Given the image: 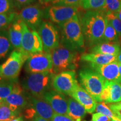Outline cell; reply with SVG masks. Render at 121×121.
Instances as JSON below:
<instances>
[{"label": "cell", "mask_w": 121, "mask_h": 121, "mask_svg": "<svg viewBox=\"0 0 121 121\" xmlns=\"http://www.w3.org/2000/svg\"><path fill=\"white\" fill-rule=\"evenodd\" d=\"M85 41L90 47L103 42L107 17L102 10H87L80 17Z\"/></svg>", "instance_id": "6da1fadb"}, {"label": "cell", "mask_w": 121, "mask_h": 121, "mask_svg": "<svg viewBox=\"0 0 121 121\" xmlns=\"http://www.w3.org/2000/svg\"><path fill=\"white\" fill-rule=\"evenodd\" d=\"M52 59V72L55 75L65 71H74L80 59L77 51L60 43L58 48L51 53Z\"/></svg>", "instance_id": "7a4b0ae2"}, {"label": "cell", "mask_w": 121, "mask_h": 121, "mask_svg": "<svg viewBox=\"0 0 121 121\" xmlns=\"http://www.w3.org/2000/svg\"><path fill=\"white\" fill-rule=\"evenodd\" d=\"M74 16L63 24L62 29V39L60 43L71 49L80 51L85 45V38L81 26L80 17Z\"/></svg>", "instance_id": "3957f363"}, {"label": "cell", "mask_w": 121, "mask_h": 121, "mask_svg": "<svg viewBox=\"0 0 121 121\" xmlns=\"http://www.w3.org/2000/svg\"><path fill=\"white\" fill-rule=\"evenodd\" d=\"M55 75L52 71L30 73L22 81V87L29 95L43 98L45 93L52 87V81Z\"/></svg>", "instance_id": "277c9868"}, {"label": "cell", "mask_w": 121, "mask_h": 121, "mask_svg": "<svg viewBox=\"0 0 121 121\" xmlns=\"http://www.w3.org/2000/svg\"><path fill=\"white\" fill-rule=\"evenodd\" d=\"M29 57L21 49L13 51L6 60L0 65V80H17L22 66Z\"/></svg>", "instance_id": "5b68a950"}, {"label": "cell", "mask_w": 121, "mask_h": 121, "mask_svg": "<svg viewBox=\"0 0 121 121\" xmlns=\"http://www.w3.org/2000/svg\"><path fill=\"white\" fill-rule=\"evenodd\" d=\"M80 82L82 87L96 102H101L100 95L105 80L93 69H84L79 72Z\"/></svg>", "instance_id": "8992f818"}, {"label": "cell", "mask_w": 121, "mask_h": 121, "mask_svg": "<svg viewBox=\"0 0 121 121\" xmlns=\"http://www.w3.org/2000/svg\"><path fill=\"white\" fill-rule=\"evenodd\" d=\"M81 7L52 5L47 7L44 16L53 23L61 26L74 16L80 15Z\"/></svg>", "instance_id": "52a82bcc"}, {"label": "cell", "mask_w": 121, "mask_h": 121, "mask_svg": "<svg viewBox=\"0 0 121 121\" xmlns=\"http://www.w3.org/2000/svg\"><path fill=\"white\" fill-rule=\"evenodd\" d=\"M38 33L42 39L43 51L51 53L60 44V36L57 28L51 22H42L38 29Z\"/></svg>", "instance_id": "ba28073f"}, {"label": "cell", "mask_w": 121, "mask_h": 121, "mask_svg": "<svg viewBox=\"0 0 121 121\" xmlns=\"http://www.w3.org/2000/svg\"><path fill=\"white\" fill-rule=\"evenodd\" d=\"M52 59L51 53L41 52L32 54L25 62V70L29 73L52 71Z\"/></svg>", "instance_id": "9c48e42d"}, {"label": "cell", "mask_w": 121, "mask_h": 121, "mask_svg": "<svg viewBox=\"0 0 121 121\" xmlns=\"http://www.w3.org/2000/svg\"><path fill=\"white\" fill-rule=\"evenodd\" d=\"M78 85L75 71L60 72L54 76L52 81V87L54 90L69 96H71Z\"/></svg>", "instance_id": "30bf717a"}, {"label": "cell", "mask_w": 121, "mask_h": 121, "mask_svg": "<svg viewBox=\"0 0 121 121\" xmlns=\"http://www.w3.org/2000/svg\"><path fill=\"white\" fill-rule=\"evenodd\" d=\"M21 50L30 56L31 54L43 51V43L36 30L29 28L22 22V38Z\"/></svg>", "instance_id": "8fae6325"}, {"label": "cell", "mask_w": 121, "mask_h": 121, "mask_svg": "<svg viewBox=\"0 0 121 121\" xmlns=\"http://www.w3.org/2000/svg\"><path fill=\"white\" fill-rule=\"evenodd\" d=\"M44 11L37 4H33L23 7L18 17L33 30H38L42 22Z\"/></svg>", "instance_id": "7c38bea8"}, {"label": "cell", "mask_w": 121, "mask_h": 121, "mask_svg": "<svg viewBox=\"0 0 121 121\" xmlns=\"http://www.w3.org/2000/svg\"><path fill=\"white\" fill-rule=\"evenodd\" d=\"M29 98L27 97L23 89L16 81L13 90L6 99L3 101L14 112L19 114L20 112L28 106Z\"/></svg>", "instance_id": "4fadbf2b"}, {"label": "cell", "mask_w": 121, "mask_h": 121, "mask_svg": "<svg viewBox=\"0 0 121 121\" xmlns=\"http://www.w3.org/2000/svg\"><path fill=\"white\" fill-rule=\"evenodd\" d=\"M43 99L51 105L54 113L67 115L68 99L64 94L51 89L45 93Z\"/></svg>", "instance_id": "5bb4252c"}, {"label": "cell", "mask_w": 121, "mask_h": 121, "mask_svg": "<svg viewBox=\"0 0 121 121\" xmlns=\"http://www.w3.org/2000/svg\"><path fill=\"white\" fill-rule=\"evenodd\" d=\"M102 102L116 103L121 101V84L117 81H105L100 95Z\"/></svg>", "instance_id": "9a60e30c"}, {"label": "cell", "mask_w": 121, "mask_h": 121, "mask_svg": "<svg viewBox=\"0 0 121 121\" xmlns=\"http://www.w3.org/2000/svg\"><path fill=\"white\" fill-rule=\"evenodd\" d=\"M28 98L36 116L51 121L54 112L51 105L43 98H36L30 95H28Z\"/></svg>", "instance_id": "2e32d148"}, {"label": "cell", "mask_w": 121, "mask_h": 121, "mask_svg": "<svg viewBox=\"0 0 121 121\" xmlns=\"http://www.w3.org/2000/svg\"><path fill=\"white\" fill-rule=\"evenodd\" d=\"M71 96L84 107L86 112L93 113L95 111L96 101L82 86L78 85Z\"/></svg>", "instance_id": "e0dca14e"}, {"label": "cell", "mask_w": 121, "mask_h": 121, "mask_svg": "<svg viewBox=\"0 0 121 121\" xmlns=\"http://www.w3.org/2000/svg\"><path fill=\"white\" fill-rule=\"evenodd\" d=\"M90 66L102 76L105 81H117L120 82L118 62L116 61L103 66L90 65Z\"/></svg>", "instance_id": "ac0fdd59"}, {"label": "cell", "mask_w": 121, "mask_h": 121, "mask_svg": "<svg viewBox=\"0 0 121 121\" xmlns=\"http://www.w3.org/2000/svg\"><path fill=\"white\" fill-rule=\"evenodd\" d=\"M7 29L9 39L12 46L15 49H20L22 38V21L17 16Z\"/></svg>", "instance_id": "d6986e66"}, {"label": "cell", "mask_w": 121, "mask_h": 121, "mask_svg": "<svg viewBox=\"0 0 121 121\" xmlns=\"http://www.w3.org/2000/svg\"><path fill=\"white\" fill-rule=\"evenodd\" d=\"M117 56L100 53H84L80 56V60L90 65L103 66L117 61Z\"/></svg>", "instance_id": "ffe728a7"}, {"label": "cell", "mask_w": 121, "mask_h": 121, "mask_svg": "<svg viewBox=\"0 0 121 121\" xmlns=\"http://www.w3.org/2000/svg\"><path fill=\"white\" fill-rule=\"evenodd\" d=\"M121 49L120 43L116 42H103L91 47L90 51L91 53L118 56Z\"/></svg>", "instance_id": "44dd1931"}, {"label": "cell", "mask_w": 121, "mask_h": 121, "mask_svg": "<svg viewBox=\"0 0 121 121\" xmlns=\"http://www.w3.org/2000/svg\"><path fill=\"white\" fill-rule=\"evenodd\" d=\"M86 114L84 107L73 98L68 99L67 115L74 121H82Z\"/></svg>", "instance_id": "7402d4cb"}, {"label": "cell", "mask_w": 121, "mask_h": 121, "mask_svg": "<svg viewBox=\"0 0 121 121\" xmlns=\"http://www.w3.org/2000/svg\"><path fill=\"white\" fill-rule=\"evenodd\" d=\"M7 31L0 30V60L4 58L13 49Z\"/></svg>", "instance_id": "603a6c76"}, {"label": "cell", "mask_w": 121, "mask_h": 121, "mask_svg": "<svg viewBox=\"0 0 121 121\" xmlns=\"http://www.w3.org/2000/svg\"><path fill=\"white\" fill-rule=\"evenodd\" d=\"M16 81L17 80H0V103L11 94Z\"/></svg>", "instance_id": "cb8c5ba5"}, {"label": "cell", "mask_w": 121, "mask_h": 121, "mask_svg": "<svg viewBox=\"0 0 121 121\" xmlns=\"http://www.w3.org/2000/svg\"><path fill=\"white\" fill-rule=\"evenodd\" d=\"M103 42L121 43V40L119 38L118 35L108 19L104 30Z\"/></svg>", "instance_id": "d4e9b609"}, {"label": "cell", "mask_w": 121, "mask_h": 121, "mask_svg": "<svg viewBox=\"0 0 121 121\" xmlns=\"http://www.w3.org/2000/svg\"><path fill=\"white\" fill-rule=\"evenodd\" d=\"M18 115L4 102L0 103V121H11L17 117Z\"/></svg>", "instance_id": "484cf974"}, {"label": "cell", "mask_w": 121, "mask_h": 121, "mask_svg": "<svg viewBox=\"0 0 121 121\" xmlns=\"http://www.w3.org/2000/svg\"><path fill=\"white\" fill-rule=\"evenodd\" d=\"M105 0H83L81 8L84 10H102L105 5Z\"/></svg>", "instance_id": "4316f807"}, {"label": "cell", "mask_w": 121, "mask_h": 121, "mask_svg": "<svg viewBox=\"0 0 121 121\" xmlns=\"http://www.w3.org/2000/svg\"><path fill=\"white\" fill-rule=\"evenodd\" d=\"M17 16L18 13L15 12L0 14V30L8 28V27L17 18Z\"/></svg>", "instance_id": "83f0119b"}, {"label": "cell", "mask_w": 121, "mask_h": 121, "mask_svg": "<svg viewBox=\"0 0 121 121\" xmlns=\"http://www.w3.org/2000/svg\"><path fill=\"white\" fill-rule=\"evenodd\" d=\"M121 8V0H105V5L102 10L106 13H115Z\"/></svg>", "instance_id": "f1b7e54d"}, {"label": "cell", "mask_w": 121, "mask_h": 121, "mask_svg": "<svg viewBox=\"0 0 121 121\" xmlns=\"http://www.w3.org/2000/svg\"><path fill=\"white\" fill-rule=\"evenodd\" d=\"M107 19L114 28L121 40V21L113 13H106Z\"/></svg>", "instance_id": "f546056e"}, {"label": "cell", "mask_w": 121, "mask_h": 121, "mask_svg": "<svg viewBox=\"0 0 121 121\" xmlns=\"http://www.w3.org/2000/svg\"><path fill=\"white\" fill-rule=\"evenodd\" d=\"M95 111L96 113H99L108 117L109 118L112 119L115 117V116L113 114L112 110L109 107V106L104 102H99L96 105Z\"/></svg>", "instance_id": "4dcf8cb0"}, {"label": "cell", "mask_w": 121, "mask_h": 121, "mask_svg": "<svg viewBox=\"0 0 121 121\" xmlns=\"http://www.w3.org/2000/svg\"><path fill=\"white\" fill-rule=\"evenodd\" d=\"M15 7L13 0H0V14L13 13Z\"/></svg>", "instance_id": "1f68e13d"}, {"label": "cell", "mask_w": 121, "mask_h": 121, "mask_svg": "<svg viewBox=\"0 0 121 121\" xmlns=\"http://www.w3.org/2000/svg\"><path fill=\"white\" fill-rule=\"evenodd\" d=\"M82 1L83 0H56L51 4L52 5L81 7Z\"/></svg>", "instance_id": "d6a6232c"}, {"label": "cell", "mask_w": 121, "mask_h": 121, "mask_svg": "<svg viewBox=\"0 0 121 121\" xmlns=\"http://www.w3.org/2000/svg\"><path fill=\"white\" fill-rule=\"evenodd\" d=\"M108 106L115 117L121 120V102L112 104H110Z\"/></svg>", "instance_id": "836d02e7"}, {"label": "cell", "mask_w": 121, "mask_h": 121, "mask_svg": "<svg viewBox=\"0 0 121 121\" xmlns=\"http://www.w3.org/2000/svg\"><path fill=\"white\" fill-rule=\"evenodd\" d=\"M51 121H74L68 115L59 114L54 113Z\"/></svg>", "instance_id": "e575fe53"}, {"label": "cell", "mask_w": 121, "mask_h": 121, "mask_svg": "<svg viewBox=\"0 0 121 121\" xmlns=\"http://www.w3.org/2000/svg\"><path fill=\"white\" fill-rule=\"evenodd\" d=\"M35 0H13L15 3V6H17L18 8H20L22 7H26L30 5Z\"/></svg>", "instance_id": "d590c367"}, {"label": "cell", "mask_w": 121, "mask_h": 121, "mask_svg": "<svg viewBox=\"0 0 121 121\" xmlns=\"http://www.w3.org/2000/svg\"><path fill=\"white\" fill-rule=\"evenodd\" d=\"M91 121H111V119L101 113H95L92 115Z\"/></svg>", "instance_id": "8d00e7d4"}, {"label": "cell", "mask_w": 121, "mask_h": 121, "mask_svg": "<svg viewBox=\"0 0 121 121\" xmlns=\"http://www.w3.org/2000/svg\"><path fill=\"white\" fill-rule=\"evenodd\" d=\"M31 121H49L47 120V119H45L43 118H41L39 117V116H37L31 119Z\"/></svg>", "instance_id": "74e56055"}, {"label": "cell", "mask_w": 121, "mask_h": 121, "mask_svg": "<svg viewBox=\"0 0 121 121\" xmlns=\"http://www.w3.org/2000/svg\"><path fill=\"white\" fill-rule=\"evenodd\" d=\"M114 14L121 21V8L119 9V10L117 12V13H115Z\"/></svg>", "instance_id": "f35d334b"}, {"label": "cell", "mask_w": 121, "mask_h": 121, "mask_svg": "<svg viewBox=\"0 0 121 121\" xmlns=\"http://www.w3.org/2000/svg\"><path fill=\"white\" fill-rule=\"evenodd\" d=\"M11 121H24L23 117L22 116H19V117H17L15 118V119H13V120Z\"/></svg>", "instance_id": "ab89813d"}, {"label": "cell", "mask_w": 121, "mask_h": 121, "mask_svg": "<svg viewBox=\"0 0 121 121\" xmlns=\"http://www.w3.org/2000/svg\"><path fill=\"white\" fill-rule=\"evenodd\" d=\"M117 62H118V63H121V49L119 52V54H118L117 56Z\"/></svg>", "instance_id": "60d3db41"}, {"label": "cell", "mask_w": 121, "mask_h": 121, "mask_svg": "<svg viewBox=\"0 0 121 121\" xmlns=\"http://www.w3.org/2000/svg\"><path fill=\"white\" fill-rule=\"evenodd\" d=\"M56 1V0H42V2L43 3V4H47L48 3H51L53 1Z\"/></svg>", "instance_id": "b9f144b4"}, {"label": "cell", "mask_w": 121, "mask_h": 121, "mask_svg": "<svg viewBox=\"0 0 121 121\" xmlns=\"http://www.w3.org/2000/svg\"><path fill=\"white\" fill-rule=\"evenodd\" d=\"M118 66H119V78H120V82L121 83V63H118Z\"/></svg>", "instance_id": "7bdbcfd3"}, {"label": "cell", "mask_w": 121, "mask_h": 121, "mask_svg": "<svg viewBox=\"0 0 121 121\" xmlns=\"http://www.w3.org/2000/svg\"><path fill=\"white\" fill-rule=\"evenodd\" d=\"M111 121H121V120L118 118L116 117H115L114 118H113L112 119H111Z\"/></svg>", "instance_id": "ee69618b"}]
</instances>
